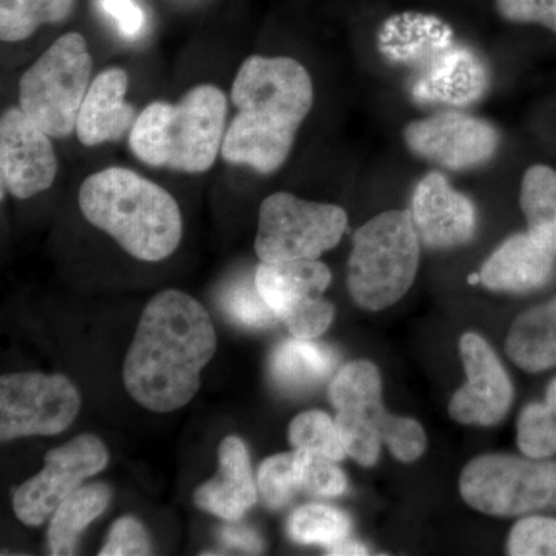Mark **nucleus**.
Wrapping results in <instances>:
<instances>
[{
	"mask_svg": "<svg viewBox=\"0 0 556 556\" xmlns=\"http://www.w3.org/2000/svg\"><path fill=\"white\" fill-rule=\"evenodd\" d=\"M79 207L87 222L142 262L170 257L181 243L177 200L137 172L109 167L90 175L80 186Z\"/></svg>",
	"mask_w": 556,
	"mask_h": 556,
	"instance_id": "3",
	"label": "nucleus"
},
{
	"mask_svg": "<svg viewBox=\"0 0 556 556\" xmlns=\"http://www.w3.org/2000/svg\"><path fill=\"white\" fill-rule=\"evenodd\" d=\"M101 556L152 555V546L144 527L137 519L124 517L113 525Z\"/></svg>",
	"mask_w": 556,
	"mask_h": 556,
	"instance_id": "33",
	"label": "nucleus"
},
{
	"mask_svg": "<svg viewBox=\"0 0 556 556\" xmlns=\"http://www.w3.org/2000/svg\"><path fill=\"white\" fill-rule=\"evenodd\" d=\"M521 207L527 232L556 255V172L536 164L526 172L521 185Z\"/></svg>",
	"mask_w": 556,
	"mask_h": 556,
	"instance_id": "24",
	"label": "nucleus"
},
{
	"mask_svg": "<svg viewBox=\"0 0 556 556\" xmlns=\"http://www.w3.org/2000/svg\"><path fill=\"white\" fill-rule=\"evenodd\" d=\"M486 76L481 62L471 51H450L441 58L417 86L424 100L464 105L478 100L485 90Z\"/></svg>",
	"mask_w": 556,
	"mask_h": 556,
	"instance_id": "22",
	"label": "nucleus"
},
{
	"mask_svg": "<svg viewBox=\"0 0 556 556\" xmlns=\"http://www.w3.org/2000/svg\"><path fill=\"white\" fill-rule=\"evenodd\" d=\"M218 463L217 475L197 489L193 503L207 514L236 522L257 503V485L244 442L237 437L223 439Z\"/></svg>",
	"mask_w": 556,
	"mask_h": 556,
	"instance_id": "17",
	"label": "nucleus"
},
{
	"mask_svg": "<svg viewBox=\"0 0 556 556\" xmlns=\"http://www.w3.org/2000/svg\"><path fill=\"white\" fill-rule=\"evenodd\" d=\"M80 409L78 388L62 375L14 372L0 379V439L54 437Z\"/></svg>",
	"mask_w": 556,
	"mask_h": 556,
	"instance_id": "10",
	"label": "nucleus"
},
{
	"mask_svg": "<svg viewBox=\"0 0 556 556\" xmlns=\"http://www.w3.org/2000/svg\"><path fill=\"white\" fill-rule=\"evenodd\" d=\"M459 351L467 383L450 402V416L464 426H495L506 417L514 402L511 380L481 336L464 334Z\"/></svg>",
	"mask_w": 556,
	"mask_h": 556,
	"instance_id": "15",
	"label": "nucleus"
},
{
	"mask_svg": "<svg viewBox=\"0 0 556 556\" xmlns=\"http://www.w3.org/2000/svg\"><path fill=\"white\" fill-rule=\"evenodd\" d=\"M49 135L21 108L3 112L0 119V174L3 189L20 200L31 199L53 185L58 159Z\"/></svg>",
	"mask_w": 556,
	"mask_h": 556,
	"instance_id": "14",
	"label": "nucleus"
},
{
	"mask_svg": "<svg viewBox=\"0 0 556 556\" xmlns=\"http://www.w3.org/2000/svg\"><path fill=\"white\" fill-rule=\"evenodd\" d=\"M230 100L237 115L223 139V159L262 175L274 174L288 160L313 109L308 70L292 58L255 54L241 64Z\"/></svg>",
	"mask_w": 556,
	"mask_h": 556,
	"instance_id": "2",
	"label": "nucleus"
},
{
	"mask_svg": "<svg viewBox=\"0 0 556 556\" xmlns=\"http://www.w3.org/2000/svg\"><path fill=\"white\" fill-rule=\"evenodd\" d=\"M97 3L123 38H141L146 30V13L135 0H97Z\"/></svg>",
	"mask_w": 556,
	"mask_h": 556,
	"instance_id": "35",
	"label": "nucleus"
},
{
	"mask_svg": "<svg viewBox=\"0 0 556 556\" xmlns=\"http://www.w3.org/2000/svg\"><path fill=\"white\" fill-rule=\"evenodd\" d=\"M419 241L408 211L383 212L354 233L348 289L361 308L382 311L407 294L419 266Z\"/></svg>",
	"mask_w": 556,
	"mask_h": 556,
	"instance_id": "6",
	"label": "nucleus"
},
{
	"mask_svg": "<svg viewBox=\"0 0 556 556\" xmlns=\"http://www.w3.org/2000/svg\"><path fill=\"white\" fill-rule=\"evenodd\" d=\"M329 399L338 409L336 424L348 456L361 466L378 463L382 442L401 463H413L426 452L420 424L383 408L382 380L371 362H351L340 369L329 386Z\"/></svg>",
	"mask_w": 556,
	"mask_h": 556,
	"instance_id": "5",
	"label": "nucleus"
},
{
	"mask_svg": "<svg viewBox=\"0 0 556 556\" xmlns=\"http://www.w3.org/2000/svg\"><path fill=\"white\" fill-rule=\"evenodd\" d=\"M219 305L230 321L239 327L263 329L278 320L266 300L260 294L255 277H241L230 281L219 295Z\"/></svg>",
	"mask_w": 556,
	"mask_h": 556,
	"instance_id": "28",
	"label": "nucleus"
},
{
	"mask_svg": "<svg viewBox=\"0 0 556 556\" xmlns=\"http://www.w3.org/2000/svg\"><path fill=\"white\" fill-rule=\"evenodd\" d=\"M217 350L207 311L186 292L167 289L150 300L124 362V386L141 407L170 413L188 405Z\"/></svg>",
	"mask_w": 556,
	"mask_h": 556,
	"instance_id": "1",
	"label": "nucleus"
},
{
	"mask_svg": "<svg viewBox=\"0 0 556 556\" xmlns=\"http://www.w3.org/2000/svg\"><path fill=\"white\" fill-rule=\"evenodd\" d=\"M112 497L109 485L80 486L68 500L61 504L51 518L49 544L51 555H75L80 533L90 522L108 508Z\"/></svg>",
	"mask_w": 556,
	"mask_h": 556,
	"instance_id": "23",
	"label": "nucleus"
},
{
	"mask_svg": "<svg viewBox=\"0 0 556 556\" xmlns=\"http://www.w3.org/2000/svg\"><path fill=\"white\" fill-rule=\"evenodd\" d=\"M555 255L529 232L504 241L481 269L482 283L493 291L529 292L544 287L554 274Z\"/></svg>",
	"mask_w": 556,
	"mask_h": 556,
	"instance_id": "19",
	"label": "nucleus"
},
{
	"mask_svg": "<svg viewBox=\"0 0 556 556\" xmlns=\"http://www.w3.org/2000/svg\"><path fill=\"white\" fill-rule=\"evenodd\" d=\"M507 548L511 556H556V519H521L511 529Z\"/></svg>",
	"mask_w": 556,
	"mask_h": 556,
	"instance_id": "32",
	"label": "nucleus"
},
{
	"mask_svg": "<svg viewBox=\"0 0 556 556\" xmlns=\"http://www.w3.org/2000/svg\"><path fill=\"white\" fill-rule=\"evenodd\" d=\"M459 490L468 506L492 517L556 510V463L529 456H479L464 468Z\"/></svg>",
	"mask_w": 556,
	"mask_h": 556,
	"instance_id": "8",
	"label": "nucleus"
},
{
	"mask_svg": "<svg viewBox=\"0 0 556 556\" xmlns=\"http://www.w3.org/2000/svg\"><path fill=\"white\" fill-rule=\"evenodd\" d=\"M496 9L504 20L556 31V0H496Z\"/></svg>",
	"mask_w": 556,
	"mask_h": 556,
	"instance_id": "34",
	"label": "nucleus"
},
{
	"mask_svg": "<svg viewBox=\"0 0 556 556\" xmlns=\"http://www.w3.org/2000/svg\"><path fill=\"white\" fill-rule=\"evenodd\" d=\"M219 540L228 547L240 548L249 555L262 554L263 543L254 530L248 527L228 525L219 527Z\"/></svg>",
	"mask_w": 556,
	"mask_h": 556,
	"instance_id": "36",
	"label": "nucleus"
},
{
	"mask_svg": "<svg viewBox=\"0 0 556 556\" xmlns=\"http://www.w3.org/2000/svg\"><path fill=\"white\" fill-rule=\"evenodd\" d=\"M75 0H0V38L21 42L40 25L64 21Z\"/></svg>",
	"mask_w": 556,
	"mask_h": 556,
	"instance_id": "25",
	"label": "nucleus"
},
{
	"mask_svg": "<svg viewBox=\"0 0 556 556\" xmlns=\"http://www.w3.org/2000/svg\"><path fill=\"white\" fill-rule=\"evenodd\" d=\"M257 482L266 506L273 510L288 506L300 490L295 452L281 453L263 460L258 468Z\"/></svg>",
	"mask_w": 556,
	"mask_h": 556,
	"instance_id": "31",
	"label": "nucleus"
},
{
	"mask_svg": "<svg viewBox=\"0 0 556 556\" xmlns=\"http://www.w3.org/2000/svg\"><path fill=\"white\" fill-rule=\"evenodd\" d=\"M255 285L292 338L316 339L334 318V306L324 298L331 270L318 260L265 263L255 269Z\"/></svg>",
	"mask_w": 556,
	"mask_h": 556,
	"instance_id": "11",
	"label": "nucleus"
},
{
	"mask_svg": "<svg viewBox=\"0 0 556 556\" xmlns=\"http://www.w3.org/2000/svg\"><path fill=\"white\" fill-rule=\"evenodd\" d=\"M228 98L211 84L193 87L175 104L155 101L139 113L129 135V148L139 161L203 174L222 153Z\"/></svg>",
	"mask_w": 556,
	"mask_h": 556,
	"instance_id": "4",
	"label": "nucleus"
},
{
	"mask_svg": "<svg viewBox=\"0 0 556 556\" xmlns=\"http://www.w3.org/2000/svg\"><path fill=\"white\" fill-rule=\"evenodd\" d=\"M346 228L342 207L273 193L260 207L255 252L265 263L317 260L338 247Z\"/></svg>",
	"mask_w": 556,
	"mask_h": 556,
	"instance_id": "9",
	"label": "nucleus"
},
{
	"mask_svg": "<svg viewBox=\"0 0 556 556\" xmlns=\"http://www.w3.org/2000/svg\"><path fill=\"white\" fill-rule=\"evenodd\" d=\"M518 447L526 456L546 459L556 453V379L543 404H530L518 420Z\"/></svg>",
	"mask_w": 556,
	"mask_h": 556,
	"instance_id": "27",
	"label": "nucleus"
},
{
	"mask_svg": "<svg viewBox=\"0 0 556 556\" xmlns=\"http://www.w3.org/2000/svg\"><path fill=\"white\" fill-rule=\"evenodd\" d=\"M336 463L338 460L321 453L295 450V471H298L300 490L321 497L343 495L348 481L345 473Z\"/></svg>",
	"mask_w": 556,
	"mask_h": 556,
	"instance_id": "30",
	"label": "nucleus"
},
{
	"mask_svg": "<svg viewBox=\"0 0 556 556\" xmlns=\"http://www.w3.org/2000/svg\"><path fill=\"white\" fill-rule=\"evenodd\" d=\"M129 76L110 67L91 80L76 121V135L87 148L119 141L131 130L135 109L126 102Z\"/></svg>",
	"mask_w": 556,
	"mask_h": 556,
	"instance_id": "18",
	"label": "nucleus"
},
{
	"mask_svg": "<svg viewBox=\"0 0 556 556\" xmlns=\"http://www.w3.org/2000/svg\"><path fill=\"white\" fill-rule=\"evenodd\" d=\"M404 138L417 156L448 170L477 169L500 148V134L492 124L459 112L413 121Z\"/></svg>",
	"mask_w": 556,
	"mask_h": 556,
	"instance_id": "13",
	"label": "nucleus"
},
{
	"mask_svg": "<svg viewBox=\"0 0 556 556\" xmlns=\"http://www.w3.org/2000/svg\"><path fill=\"white\" fill-rule=\"evenodd\" d=\"M289 442L295 450H311L334 460L348 456L336 419L324 412L302 413L289 426Z\"/></svg>",
	"mask_w": 556,
	"mask_h": 556,
	"instance_id": "29",
	"label": "nucleus"
},
{
	"mask_svg": "<svg viewBox=\"0 0 556 556\" xmlns=\"http://www.w3.org/2000/svg\"><path fill=\"white\" fill-rule=\"evenodd\" d=\"M91 56L79 33L51 43L22 75L20 108L51 138H67L91 84Z\"/></svg>",
	"mask_w": 556,
	"mask_h": 556,
	"instance_id": "7",
	"label": "nucleus"
},
{
	"mask_svg": "<svg viewBox=\"0 0 556 556\" xmlns=\"http://www.w3.org/2000/svg\"><path fill=\"white\" fill-rule=\"evenodd\" d=\"M329 555H368L367 548L361 546V544L354 543V541L348 540L342 543L334 544V546L328 547Z\"/></svg>",
	"mask_w": 556,
	"mask_h": 556,
	"instance_id": "37",
	"label": "nucleus"
},
{
	"mask_svg": "<svg viewBox=\"0 0 556 556\" xmlns=\"http://www.w3.org/2000/svg\"><path fill=\"white\" fill-rule=\"evenodd\" d=\"M336 354L313 339H291L270 354L269 375L277 388L299 394L313 390L329 378L336 367Z\"/></svg>",
	"mask_w": 556,
	"mask_h": 556,
	"instance_id": "20",
	"label": "nucleus"
},
{
	"mask_svg": "<svg viewBox=\"0 0 556 556\" xmlns=\"http://www.w3.org/2000/svg\"><path fill=\"white\" fill-rule=\"evenodd\" d=\"M417 236L434 249L463 247L477 232V208L438 172L420 179L413 193Z\"/></svg>",
	"mask_w": 556,
	"mask_h": 556,
	"instance_id": "16",
	"label": "nucleus"
},
{
	"mask_svg": "<svg viewBox=\"0 0 556 556\" xmlns=\"http://www.w3.org/2000/svg\"><path fill=\"white\" fill-rule=\"evenodd\" d=\"M288 533L300 544L331 547L350 538L351 519L338 508L306 504L292 511L288 519Z\"/></svg>",
	"mask_w": 556,
	"mask_h": 556,
	"instance_id": "26",
	"label": "nucleus"
},
{
	"mask_svg": "<svg viewBox=\"0 0 556 556\" xmlns=\"http://www.w3.org/2000/svg\"><path fill=\"white\" fill-rule=\"evenodd\" d=\"M108 463V448L93 434H80L50 450L43 470L14 493V514L25 526L43 525L79 489L84 479L100 473Z\"/></svg>",
	"mask_w": 556,
	"mask_h": 556,
	"instance_id": "12",
	"label": "nucleus"
},
{
	"mask_svg": "<svg viewBox=\"0 0 556 556\" xmlns=\"http://www.w3.org/2000/svg\"><path fill=\"white\" fill-rule=\"evenodd\" d=\"M507 356L527 372L556 367V298L526 311L511 325Z\"/></svg>",
	"mask_w": 556,
	"mask_h": 556,
	"instance_id": "21",
	"label": "nucleus"
}]
</instances>
